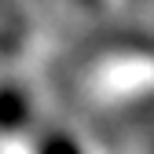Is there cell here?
Here are the masks:
<instances>
[{"instance_id":"obj_1","label":"cell","mask_w":154,"mask_h":154,"mask_svg":"<svg viewBox=\"0 0 154 154\" xmlns=\"http://www.w3.org/2000/svg\"><path fill=\"white\" fill-rule=\"evenodd\" d=\"M22 121H26V95L15 88H4L0 92V128H15Z\"/></svg>"},{"instance_id":"obj_2","label":"cell","mask_w":154,"mask_h":154,"mask_svg":"<svg viewBox=\"0 0 154 154\" xmlns=\"http://www.w3.org/2000/svg\"><path fill=\"white\" fill-rule=\"evenodd\" d=\"M44 154H77V150H73V143H70V140H59V136H55V140H48V143H44Z\"/></svg>"}]
</instances>
